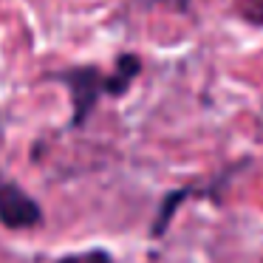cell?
<instances>
[{
	"instance_id": "3957f363",
	"label": "cell",
	"mask_w": 263,
	"mask_h": 263,
	"mask_svg": "<svg viewBox=\"0 0 263 263\" xmlns=\"http://www.w3.org/2000/svg\"><path fill=\"white\" fill-rule=\"evenodd\" d=\"M235 9L246 23L263 29V0H235Z\"/></svg>"
},
{
	"instance_id": "5b68a950",
	"label": "cell",
	"mask_w": 263,
	"mask_h": 263,
	"mask_svg": "<svg viewBox=\"0 0 263 263\" xmlns=\"http://www.w3.org/2000/svg\"><path fill=\"white\" fill-rule=\"evenodd\" d=\"M142 3H156V6H167L173 12H187L190 0H142Z\"/></svg>"
},
{
	"instance_id": "277c9868",
	"label": "cell",
	"mask_w": 263,
	"mask_h": 263,
	"mask_svg": "<svg viewBox=\"0 0 263 263\" xmlns=\"http://www.w3.org/2000/svg\"><path fill=\"white\" fill-rule=\"evenodd\" d=\"M60 263H114L108 252H82V255H68Z\"/></svg>"
},
{
	"instance_id": "7a4b0ae2",
	"label": "cell",
	"mask_w": 263,
	"mask_h": 263,
	"mask_svg": "<svg viewBox=\"0 0 263 263\" xmlns=\"http://www.w3.org/2000/svg\"><path fill=\"white\" fill-rule=\"evenodd\" d=\"M43 218L40 206L31 195H26L14 184H0V223L9 229H29L37 227Z\"/></svg>"
},
{
	"instance_id": "6da1fadb",
	"label": "cell",
	"mask_w": 263,
	"mask_h": 263,
	"mask_svg": "<svg viewBox=\"0 0 263 263\" xmlns=\"http://www.w3.org/2000/svg\"><path fill=\"white\" fill-rule=\"evenodd\" d=\"M139 74V60L136 57H119L114 77H102L97 68H74L57 74V80H63L71 88V99H74V125H82L85 116L91 114V108L97 105V99L102 93L119 97L130 88V82Z\"/></svg>"
}]
</instances>
